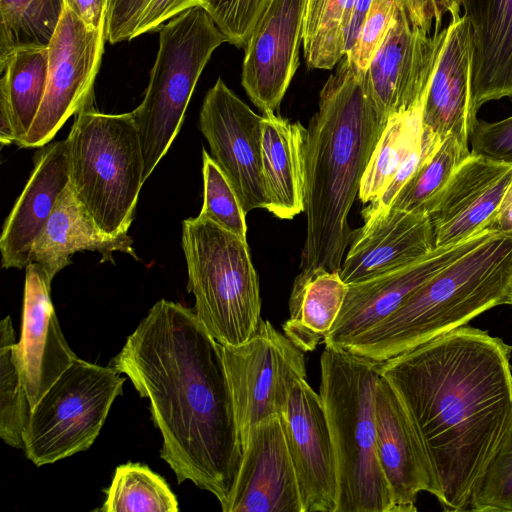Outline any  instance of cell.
<instances>
[{"label": "cell", "instance_id": "obj_17", "mask_svg": "<svg viewBox=\"0 0 512 512\" xmlns=\"http://www.w3.org/2000/svg\"><path fill=\"white\" fill-rule=\"evenodd\" d=\"M224 512H303L280 416L252 427Z\"/></svg>", "mask_w": 512, "mask_h": 512}, {"label": "cell", "instance_id": "obj_23", "mask_svg": "<svg viewBox=\"0 0 512 512\" xmlns=\"http://www.w3.org/2000/svg\"><path fill=\"white\" fill-rule=\"evenodd\" d=\"M69 182L66 139L41 147L35 154L34 168L27 184L3 225L0 237L3 268L23 269L30 264L34 242Z\"/></svg>", "mask_w": 512, "mask_h": 512}, {"label": "cell", "instance_id": "obj_31", "mask_svg": "<svg viewBox=\"0 0 512 512\" xmlns=\"http://www.w3.org/2000/svg\"><path fill=\"white\" fill-rule=\"evenodd\" d=\"M106 500L98 510L103 512H177L178 501L163 477L146 465L128 462L119 465Z\"/></svg>", "mask_w": 512, "mask_h": 512}, {"label": "cell", "instance_id": "obj_7", "mask_svg": "<svg viewBox=\"0 0 512 512\" xmlns=\"http://www.w3.org/2000/svg\"><path fill=\"white\" fill-rule=\"evenodd\" d=\"M194 311L221 345H239L261 319L260 285L247 241L201 216L182 223Z\"/></svg>", "mask_w": 512, "mask_h": 512}, {"label": "cell", "instance_id": "obj_18", "mask_svg": "<svg viewBox=\"0 0 512 512\" xmlns=\"http://www.w3.org/2000/svg\"><path fill=\"white\" fill-rule=\"evenodd\" d=\"M512 182V164L470 154L428 211L435 248L464 242L489 231Z\"/></svg>", "mask_w": 512, "mask_h": 512}, {"label": "cell", "instance_id": "obj_48", "mask_svg": "<svg viewBox=\"0 0 512 512\" xmlns=\"http://www.w3.org/2000/svg\"><path fill=\"white\" fill-rule=\"evenodd\" d=\"M506 304L512 305V280H511V284L509 287Z\"/></svg>", "mask_w": 512, "mask_h": 512}, {"label": "cell", "instance_id": "obj_2", "mask_svg": "<svg viewBox=\"0 0 512 512\" xmlns=\"http://www.w3.org/2000/svg\"><path fill=\"white\" fill-rule=\"evenodd\" d=\"M512 346L458 327L382 362L426 450L446 511L471 496L512 419Z\"/></svg>", "mask_w": 512, "mask_h": 512}, {"label": "cell", "instance_id": "obj_4", "mask_svg": "<svg viewBox=\"0 0 512 512\" xmlns=\"http://www.w3.org/2000/svg\"><path fill=\"white\" fill-rule=\"evenodd\" d=\"M511 280L512 233H492L427 280L387 318L342 348L385 362L506 304Z\"/></svg>", "mask_w": 512, "mask_h": 512}, {"label": "cell", "instance_id": "obj_32", "mask_svg": "<svg viewBox=\"0 0 512 512\" xmlns=\"http://www.w3.org/2000/svg\"><path fill=\"white\" fill-rule=\"evenodd\" d=\"M470 154L468 146L453 135L440 140L389 209L428 213L453 173Z\"/></svg>", "mask_w": 512, "mask_h": 512}, {"label": "cell", "instance_id": "obj_44", "mask_svg": "<svg viewBox=\"0 0 512 512\" xmlns=\"http://www.w3.org/2000/svg\"><path fill=\"white\" fill-rule=\"evenodd\" d=\"M411 23L429 34L435 20L433 0H400Z\"/></svg>", "mask_w": 512, "mask_h": 512}, {"label": "cell", "instance_id": "obj_35", "mask_svg": "<svg viewBox=\"0 0 512 512\" xmlns=\"http://www.w3.org/2000/svg\"><path fill=\"white\" fill-rule=\"evenodd\" d=\"M202 160L204 193L199 216L246 240V213L233 187L205 149Z\"/></svg>", "mask_w": 512, "mask_h": 512}, {"label": "cell", "instance_id": "obj_25", "mask_svg": "<svg viewBox=\"0 0 512 512\" xmlns=\"http://www.w3.org/2000/svg\"><path fill=\"white\" fill-rule=\"evenodd\" d=\"M132 244L128 234L113 236L104 232L78 200L69 182L34 242L31 262L38 263L53 279L71 264L73 254L84 250L100 253L101 262H113L114 252L138 259Z\"/></svg>", "mask_w": 512, "mask_h": 512}, {"label": "cell", "instance_id": "obj_1", "mask_svg": "<svg viewBox=\"0 0 512 512\" xmlns=\"http://www.w3.org/2000/svg\"><path fill=\"white\" fill-rule=\"evenodd\" d=\"M109 366L148 398L178 483L192 481L226 502L242 459L222 345L193 309L162 299Z\"/></svg>", "mask_w": 512, "mask_h": 512}, {"label": "cell", "instance_id": "obj_6", "mask_svg": "<svg viewBox=\"0 0 512 512\" xmlns=\"http://www.w3.org/2000/svg\"><path fill=\"white\" fill-rule=\"evenodd\" d=\"M89 101L66 138L71 187L107 234L125 235L144 183V160L132 112L105 114Z\"/></svg>", "mask_w": 512, "mask_h": 512}, {"label": "cell", "instance_id": "obj_29", "mask_svg": "<svg viewBox=\"0 0 512 512\" xmlns=\"http://www.w3.org/2000/svg\"><path fill=\"white\" fill-rule=\"evenodd\" d=\"M422 106L388 118L364 172L358 197L367 204L379 197L422 137Z\"/></svg>", "mask_w": 512, "mask_h": 512}, {"label": "cell", "instance_id": "obj_5", "mask_svg": "<svg viewBox=\"0 0 512 512\" xmlns=\"http://www.w3.org/2000/svg\"><path fill=\"white\" fill-rule=\"evenodd\" d=\"M382 362L325 346L319 394L334 445L336 512H393L376 448L375 393Z\"/></svg>", "mask_w": 512, "mask_h": 512}, {"label": "cell", "instance_id": "obj_11", "mask_svg": "<svg viewBox=\"0 0 512 512\" xmlns=\"http://www.w3.org/2000/svg\"><path fill=\"white\" fill-rule=\"evenodd\" d=\"M106 40V29L88 26L64 5L48 44L45 94L22 147L48 144L70 116L93 100Z\"/></svg>", "mask_w": 512, "mask_h": 512}, {"label": "cell", "instance_id": "obj_47", "mask_svg": "<svg viewBox=\"0 0 512 512\" xmlns=\"http://www.w3.org/2000/svg\"><path fill=\"white\" fill-rule=\"evenodd\" d=\"M435 10V33H439V28L442 23V17L445 13H449L452 21L460 18L459 12L462 6L461 0H433Z\"/></svg>", "mask_w": 512, "mask_h": 512}, {"label": "cell", "instance_id": "obj_38", "mask_svg": "<svg viewBox=\"0 0 512 512\" xmlns=\"http://www.w3.org/2000/svg\"><path fill=\"white\" fill-rule=\"evenodd\" d=\"M398 0H373L358 38L345 55L349 64L365 72L393 22Z\"/></svg>", "mask_w": 512, "mask_h": 512}, {"label": "cell", "instance_id": "obj_8", "mask_svg": "<svg viewBox=\"0 0 512 512\" xmlns=\"http://www.w3.org/2000/svg\"><path fill=\"white\" fill-rule=\"evenodd\" d=\"M158 31L159 47L144 99L132 111L143 154L144 182L177 136L212 53L226 42L201 5L172 18Z\"/></svg>", "mask_w": 512, "mask_h": 512}, {"label": "cell", "instance_id": "obj_14", "mask_svg": "<svg viewBox=\"0 0 512 512\" xmlns=\"http://www.w3.org/2000/svg\"><path fill=\"white\" fill-rule=\"evenodd\" d=\"M307 0H270L247 45L241 83L263 113L279 110L299 66Z\"/></svg>", "mask_w": 512, "mask_h": 512}, {"label": "cell", "instance_id": "obj_30", "mask_svg": "<svg viewBox=\"0 0 512 512\" xmlns=\"http://www.w3.org/2000/svg\"><path fill=\"white\" fill-rule=\"evenodd\" d=\"M352 0H307L303 52L308 67L332 69L346 55Z\"/></svg>", "mask_w": 512, "mask_h": 512}, {"label": "cell", "instance_id": "obj_24", "mask_svg": "<svg viewBox=\"0 0 512 512\" xmlns=\"http://www.w3.org/2000/svg\"><path fill=\"white\" fill-rule=\"evenodd\" d=\"M473 40L472 96L476 111L512 100V0H461Z\"/></svg>", "mask_w": 512, "mask_h": 512}, {"label": "cell", "instance_id": "obj_43", "mask_svg": "<svg viewBox=\"0 0 512 512\" xmlns=\"http://www.w3.org/2000/svg\"><path fill=\"white\" fill-rule=\"evenodd\" d=\"M63 2L88 26L106 29L110 0H63Z\"/></svg>", "mask_w": 512, "mask_h": 512}, {"label": "cell", "instance_id": "obj_27", "mask_svg": "<svg viewBox=\"0 0 512 512\" xmlns=\"http://www.w3.org/2000/svg\"><path fill=\"white\" fill-rule=\"evenodd\" d=\"M347 291L339 272H300L293 283L284 334L302 351H313L336 321Z\"/></svg>", "mask_w": 512, "mask_h": 512}, {"label": "cell", "instance_id": "obj_40", "mask_svg": "<svg viewBox=\"0 0 512 512\" xmlns=\"http://www.w3.org/2000/svg\"><path fill=\"white\" fill-rule=\"evenodd\" d=\"M469 140L472 154L494 162L512 164V115L496 122L477 120Z\"/></svg>", "mask_w": 512, "mask_h": 512}, {"label": "cell", "instance_id": "obj_9", "mask_svg": "<svg viewBox=\"0 0 512 512\" xmlns=\"http://www.w3.org/2000/svg\"><path fill=\"white\" fill-rule=\"evenodd\" d=\"M125 380L109 365L77 357L32 409L23 434L26 457L39 467L87 450Z\"/></svg>", "mask_w": 512, "mask_h": 512}, {"label": "cell", "instance_id": "obj_12", "mask_svg": "<svg viewBox=\"0 0 512 512\" xmlns=\"http://www.w3.org/2000/svg\"><path fill=\"white\" fill-rule=\"evenodd\" d=\"M199 128L212 158L233 187L247 214L267 209L262 163V115L255 113L218 78L207 91Z\"/></svg>", "mask_w": 512, "mask_h": 512}, {"label": "cell", "instance_id": "obj_20", "mask_svg": "<svg viewBox=\"0 0 512 512\" xmlns=\"http://www.w3.org/2000/svg\"><path fill=\"white\" fill-rule=\"evenodd\" d=\"M25 269L21 337L15 354L33 409L77 356L61 331L51 301L52 279L38 263L31 262Z\"/></svg>", "mask_w": 512, "mask_h": 512}, {"label": "cell", "instance_id": "obj_15", "mask_svg": "<svg viewBox=\"0 0 512 512\" xmlns=\"http://www.w3.org/2000/svg\"><path fill=\"white\" fill-rule=\"evenodd\" d=\"M280 417L303 512H336V458L320 394L306 379L298 380Z\"/></svg>", "mask_w": 512, "mask_h": 512}, {"label": "cell", "instance_id": "obj_41", "mask_svg": "<svg viewBox=\"0 0 512 512\" xmlns=\"http://www.w3.org/2000/svg\"><path fill=\"white\" fill-rule=\"evenodd\" d=\"M150 0H110L107 17V41L117 44L131 41Z\"/></svg>", "mask_w": 512, "mask_h": 512}, {"label": "cell", "instance_id": "obj_3", "mask_svg": "<svg viewBox=\"0 0 512 512\" xmlns=\"http://www.w3.org/2000/svg\"><path fill=\"white\" fill-rule=\"evenodd\" d=\"M365 72L344 56L323 85L307 128L302 273L339 272L351 242L348 216L388 120L375 105Z\"/></svg>", "mask_w": 512, "mask_h": 512}, {"label": "cell", "instance_id": "obj_34", "mask_svg": "<svg viewBox=\"0 0 512 512\" xmlns=\"http://www.w3.org/2000/svg\"><path fill=\"white\" fill-rule=\"evenodd\" d=\"M15 333L10 316L0 323V437L11 447H23L30 404L15 354Z\"/></svg>", "mask_w": 512, "mask_h": 512}, {"label": "cell", "instance_id": "obj_13", "mask_svg": "<svg viewBox=\"0 0 512 512\" xmlns=\"http://www.w3.org/2000/svg\"><path fill=\"white\" fill-rule=\"evenodd\" d=\"M445 33L429 36L414 26L398 0L388 33L365 72L375 105L387 119L422 106Z\"/></svg>", "mask_w": 512, "mask_h": 512}, {"label": "cell", "instance_id": "obj_26", "mask_svg": "<svg viewBox=\"0 0 512 512\" xmlns=\"http://www.w3.org/2000/svg\"><path fill=\"white\" fill-rule=\"evenodd\" d=\"M307 128L276 113L262 114L263 177L267 210L280 219L304 212Z\"/></svg>", "mask_w": 512, "mask_h": 512}, {"label": "cell", "instance_id": "obj_37", "mask_svg": "<svg viewBox=\"0 0 512 512\" xmlns=\"http://www.w3.org/2000/svg\"><path fill=\"white\" fill-rule=\"evenodd\" d=\"M270 0H202L201 6L226 38L245 48L251 32Z\"/></svg>", "mask_w": 512, "mask_h": 512}, {"label": "cell", "instance_id": "obj_46", "mask_svg": "<svg viewBox=\"0 0 512 512\" xmlns=\"http://www.w3.org/2000/svg\"><path fill=\"white\" fill-rule=\"evenodd\" d=\"M495 233H512V182L508 187L499 209L489 227Z\"/></svg>", "mask_w": 512, "mask_h": 512}, {"label": "cell", "instance_id": "obj_36", "mask_svg": "<svg viewBox=\"0 0 512 512\" xmlns=\"http://www.w3.org/2000/svg\"><path fill=\"white\" fill-rule=\"evenodd\" d=\"M468 510L512 512V419L499 449L471 496Z\"/></svg>", "mask_w": 512, "mask_h": 512}, {"label": "cell", "instance_id": "obj_28", "mask_svg": "<svg viewBox=\"0 0 512 512\" xmlns=\"http://www.w3.org/2000/svg\"><path fill=\"white\" fill-rule=\"evenodd\" d=\"M48 63V46L43 45L17 47L0 63V99L9 107L18 147H22L43 100Z\"/></svg>", "mask_w": 512, "mask_h": 512}, {"label": "cell", "instance_id": "obj_19", "mask_svg": "<svg viewBox=\"0 0 512 512\" xmlns=\"http://www.w3.org/2000/svg\"><path fill=\"white\" fill-rule=\"evenodd\" d=\"M376 448L393 512L416 511L417 496L439 498L433 468L412 419L391 383L380 376L375 393Z\"/></svg>", "mask_w": 512, "mask_h": 512}, {"label": "cell", "instance_id": "obj_16", "mask_svg": "<svg viewBox=\"0 0 512 512\" xmlns=\"http://www.w3.org/2000/svg\"><path fill=\"white\" fill-rule=\"evenodd\" d=\"M492 233L495 232H484L459 244L437 248L409 265L349 284L339 315L323 343L342 348L376 326L427 280Z\"/></svg>", "mask_w": 512, "mask_h": 512}, {"label": "cell", "instance_id": "obj_10", "mask_svg": "<svg viewBox=\"0 0 512 512\" xmlns=\"http://www.w3.org/2000/svg\"><path fill=\"white\" fill-rule=\"evenodd\" d=\"M241 443L258 423L281 416L295 383L306 379L304 351L269 321L239 345H222Z\"/></svg>", "mask_w": 512, "mask_h": 512}, {"label": "cell", "instance_id": "obj_33", "mask_svg": "<svg viewBox=\"0 0 512 512\" xmlns=\"http://www.w3.org/2000/svg\"><path fill=\"white\" fill-rule=\"evenodd\" d=\"M63 0H0V63L17 47L48 46Z\"/></svg>", "mask_w": 512, "mask_h": 512}, {"label": "cell", "instance_id": "obj_45", "mask_svg": "<svg viewBox=\"0 0 512 512\" xmlns=\"http://www.w3.org/2000/svg\"><path fill=\"white\" fill-rule=\"evenodd\" d=\"M373 0H352L350 22L346 37V54L354 46Z\"/></svg>", "mask_w": 512, "mask_h": 512}, {"label": "cell", "instance_id": "obj_39", "mask_svg": "<svg viewBox=\"0 0 512 512\" xmlns=\"http://www.w3.org/2000/svg\"><path fill=\"white\" fill-rule=\"evenodd\" d=\"M440 140L442 139L423 127L420 141L400 166L391 183L379 197L369 202L362 210L364 222L370 221L389 210L397 194L431 154Z\"/></svg>", "mask_w": 512, "mask_h": 512}, {"label": "cell", "instance_id": "obj_22", "mask_svg": "<svg viewBox=\"0 0 512 512\" xmlns=\"http://www.w3.org/2000/svg\"><path fill=\"white\" fill-rule=\"evenodd\" d=\"M426 212L389 209L353 230L339 270L349 284L409 265L435 250Z\"/></svg>", "mask_w": 512, "mask_h": 512}, {"label": "cell", "instance_id": "obj_21", "mask_svg": "<svg viewBox=\"0 0 512 512\" xmlns=\"http://www.w3.org/2000/svg\"><path fill=\"white\" fill-rule=\"evenodd\" d=\"M473 40L465 16L446 28L422 108V125L444 139L455 136L468 146L477 121L472 96Z\"/></svg>", "mask_w": 512, "mask_h": 512}, {"label": "cell", "instance_id": "obj_42", "mask_svg": "<svg viewBox=\"0 0 512 512\" xmlns=\"http://www.w3.org/2000/svg\"><path fill=\"white\" fill-rule=\"evenodd\" d=\"M202 0H150L135 32V38L158 31L162 25L182 12L201 5Z\"/></svg>", "mask_w": 512, "mask_h": 512}]
</instances>
